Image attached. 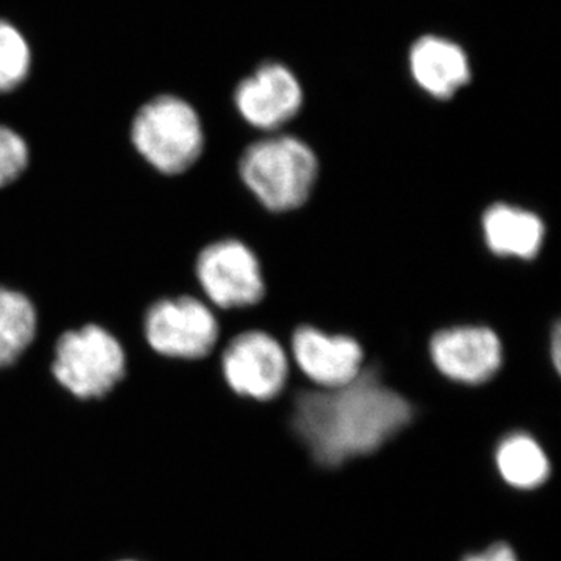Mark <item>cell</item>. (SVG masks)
<instances>
[{"instance_id": "1", "label": "cell", "mask_w": 561, "mask_h": 561, "mask_svg": "<svg viewBox=\"0 0 561 561\" xmlns=\"http://www.w3.org/2000/svg\"><path fill=\"white\" fill-rule=\"evenodd\" d=\"M413 408L375 370L335 389L302 391L291 426L323 467H339L379 448L411 424Z\"/></svg>"}, {"instance_id": "2", "label": "cell", "mask_w": 561, "mask_h": 561, "mask_svg": "<svg viewBox=\"0 0 561 561\" xmlns=\"http://www.w3.org/2000/svg\"><path fill=\"white\" fill-rule=\"evenodd\" d=\"M239 173L264 208L289 213L311 197L319 179V158L295 136H268L243 151Z\"/></svg>"}, {"instance_id": "3", "label": "cell", "mask_w": 561, "mask_h": 561, "mask_svg": "<svg viewBox=\"0 0 561 561\" xmlns=\"http://www.w3.org/2000/svg\"><path fill=\"white\" fill-rule=\"evenodd\" d=\"M131 140L157 171L180 175L201 158L205 133L191 103L175 95H160L136 113Z\"/></svg>"}, {"instance_id": "4", "label": "cell", "mask_w": 561, "mask_h": 561, "mask_svg": "<svg viewBox=\"0 0 561 561\" xmlns=\"http://www.w3.org/2000/svg\"><path fill=\"white\" fill-rule=\"evenodd\" d=\"M127 357L119 341L98 324L61 335L51 365L55 379L81 400L102 398L125 376Z\"/></svg>"}, {"instance_id": "5", "label": "cell", "mask_w": 561, "mask_h": 561, "mask_svg": "<svg viewBox=\"0 0 561 561\" xmlns=\"http://www.w3.org/2000/svg\"><path fill=\"white\" fill-rule=\"evenodd\" d=\"M151 348L161 356L202 359L219 341V321L205 302L194 297L154 302L144 320Z\"/></svg>"}, {"instance_id": "6", "label": "cell", "mask_w": 561, "mask_h": 561, "mask_svg": "<svg viewBox=\"0 0 561 561\" xmlns=\"http://www.w3.org/2000/svg\"><path fill=\"white\" fill-rule=\"evenodd\" d=\"M197 278L206 297L221 309L249 308L264 298L261 262L236 239L210 243L202 251Z\"/></svg>"}, {"instance_id": "7", "label": "cell", "mask_w": 561, "mask_h": 561, "mask_svg": "<svg viewBox=\"0 0 561 561\" xmlns=\"http://www.w3.org/2000/svg\"><path fill=\"white\" fill-rule=\"evenodd\" d=\"M221 368L228 386L242 397L268 401L278 397L289 378V357L273 335L247 331L224 351Z\"/></svg>"}, {"instance_id": "8", "label": "cell", "mask_w": 561, "mask_h": 561, "mask_svg": "<svg viewBox=\"0 0 561 561\" xmlns=\"http://www.w3.org/2000/svg\"><path fill=\"white\" fill-rule=\"evenodd\" d=\"M432 364L454 382L481 386L501 370L504 348L486 327L465 324L435 332L430 342Z\"/></svg>"}, {"instance_id": "9", "label": "cell", "mask_w": 561, "mask_h": 561, "mask_svg": "<svg viewBox=\"0 0 561 561\" xmlns=\"http://www.w3.org/2000/svg\"><path fill=\"white\" fill-rule=\"evenodd\" d=\"M300 80L279 62H265L236 88L234 103L251 127L273 131L300 113Z\"/></svg>"}, {"instance_id": "10", "label": "cell", "mask_w": 561, "mask_h": 561, "mask_svg": "<svg viewBox=\"0 0 561 561\" xmlns=\"http://www.w3.org/2000/svg\"><path fill=\"white\" fill-rule=\"evenodd\" d=\"M291 357L320 389L345 386L364 371V348L356 339L316 327H300L294 332Z\"/></svg>"}, {"instance_id": "11", "label": "cell", "mask_w": 561, "mask_h": 561, "mask_svg": "<svg viewBox=\"0 0 561 561\" xmlns=\"http://www.w3.org/2000/svg\"><path fill=\"white\" fill-rule=\"evenodd\" d=\"M412 79L421 90L437 101H449L471 80L468 55L459 44L443 36L416 39L409 54Z\"/></svg>"}, {"instance_id": "12", "label": "cell", "mask_w": 561, "mask_h": 561, "mask_svg": "<svg viewBox=\"0 0 561 561\" xmlns=\"http://www.w3.org/2000/svg\"><path fill=\"white\" fill-rule=\"evenodd\" d=\"M483 241L500 257L531 261L538 256L546 238L540 216L519 206L496 203L482 216Z\"/></svg>"}, {"instance_id": "13", "label": "cell", "mask_w": 561, "mask_h": 561, "mask_svg": "<svg viewBox=\"0 0 561 561\" xmlns=\"http://www.w3.org/2000/svg\"><path fill=\"white\" fill-rule=\"evenodd\" d=\"M35 306L16 290L0 287V368L20 359L36 335Z\"/></svg>"}, {"instance_id": "14", "label": "cell", "mask_w": 561, "mask_h": 561, "mask_svg": "<svg viewBox=\"0 0 561 561\" xmlns=\"http://www.w3.org/2000/svg\"><path fill=\"white\" fill-rule=\"evenodd\" d=\"M496 463L502 478L516 489H535L549 476V460L530 435H508L500 443Z\"/></svg>"}, {"instance_id": "15", "label": "cell", "mask_w": 561, "mask_h": 561, "mask_svg": "<svg viewBox=\"0 0 561 561\" xmlns=\"http://www.w3.org/2000/svg\"><path fill=\"white\" fill-rule=\"evenodd\" d=\"M32 69V49L24 33L0 20V92H10L20 88Z\"/></svg>"}, {"instance_id": "16", "label": "cell", "mask_w": 561, "mask_h": 561, "mask_svg": "<svg viewBox=\"0 0 561 561\" xmlns=\"http://www.w3.org/2000/svg\"><path fill=\"white\" fill-rule=\"evenodd\" d=\"M28 164V147L24 138L0 125V187L9 186Z\"/></svg>"}, {"instance_id": "17", "label": "cell", "mask_w": 561, "mask_h": 561, "mask_svg": "<svg viewBox=\"0 0 561 561\" xmlns=\"http://www.w3.org/2000/svg\"><path fill=\"white\" fill-rule=\"evenodd\" d=\"M463 561H518L516 560L515 552L511 546L502 545V542H497V545L491 546L490 549H486L485 552L478 553V556L468 557Z\"/></svg>"}, {"instance_id": "18", "label": "cell", "mask_w": 561, "mask_h": 561, "mask_svg": "<svg viewBox=\"0 0 561 561\" xmlns=\"http://www.w3.org/2000/svg\"><path fill=\"white\" fill-rule=\"evenodd\" d=\"M552 360L557 370H560V328L557 327L552 334Z\"/></svg>"}, {"instance_id": "19", "label": "cell", "mask_w": 561, "mask_h": 561, "mask_svg": "<svg viewBox=\"0 0 561 561\" xmlns=\"http://www.w3.org/2000/svg\"><path fill=\"white\" fill-rule=\"evenodd\" d=\"M128 561H131V560H128Z\"/></svg>"}]
</instances>
